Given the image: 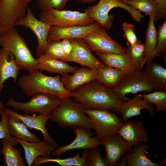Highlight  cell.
Segmentation results:
<instances>
[{
  "label": "cell",
  "mask_w": 166,
  "mask_h": 166,
  "mask_svg": "<svg viewBox=\"0 0 166 166\" xmlns=\"http://www.w3.org/2000/svg\"><path fill=\"white\" fill-rule=\"evenodd\" d=\"M0 46L14 55L21 69L26 70L30 73L39 70L37 59L32 55L24 38L14 27L0 37Z\"/></svg>",
  "instance_id": "277c9868"
},
{
  "label": "cell",
  "mask_w": 166,
  "mask_h": 166,
  "mask_svg": "<svg viewBox=\"0 0 166 166\" xmlns=\"http://www.w3.org/2000/svg\"><path fill=\"white\" fill-rule=\"evenodd\" d=\"M97 69L82 67L77 68L72 75L67 73L61 75V81L65 89L72 92L81 85L95 79Z\"/></svg>",
  "instance_id": "d6986e66"
},
{
  "label": "cell",
  "mask_w": 166,
  "mask_h": 166,
  "mask_svg": "<svg viewBox=\"0 0 166 166\" xmlns=\"http://www.w3.org/2000/svg\"><path fill=\"white\" fill-rule=\"evenodd\" d=\"M91 51L101 53H126L125 48L109 36L100 25L82 38Z\"/></svg>",
  "instance_id": "30bf717a"
},
{
  "label": "cell",
  "mask_w": 166,
  "mask_h": 166,
  "mask_svg": "<svg viewBox=\"0 0 166 166\" xmlns=\"http://www.w3.org/2000/svg\"><path fill=\"white\" fill-rule=\"evenodd\" d=\"M123 29L124 32V36L127 42L131 45H134L140 42L136 34L134 26L128 22H123Z\"/></svg>",
  "instance_id": "ab89813d"
},
{
  "label": "cell",
  "mask_w": 166,
  "mask_h": 166,
  "mask_svg": "<svg viewBox=\"0 0 166 166\" xmlns=\"http://www.w3.org/2000/svg\"><path fill=\"white\" fill-rule=\"evenodd\" d=\"M70 97L86 109L111 110L117 112L123 102L113 93L112 89L95 79L70 93Z\"/></svg>",
  "instance_id": "6da1fadb"
},
{
  "label": "cell",
  "mask_w": 166,
  "mask_h": 166,
  "mask_svg": "<svg viewBox=\"0 0 166 166\" xmlns=\"http://www.w3.org/2000/svg\"><path fill=\"white\" fill-rule=\"evenodd\" d=\"M141 95L145 101L153 104L157 111L163 112L166 111V91H157Z\"/></svg>",
  "instance_id": "836d02e7"
},
{
  "label": "cell",
  "mask_w": 166,
  "mask_h": 166,
  "mask_svg": "<svg viewBox=\"0 0 166 166\" xmlns=\"http://www.w3.org/2000/svg\"><path fill=\"white\" fill-rule=\"evenodd\" d=\"M34 0H0V35L10 30L24 17L28 4Z\"/></svg>",
  "instance_id": "8fae6325"
},
{
  "label": "cell",
  "mask_w": 166,
  "mask_h": 166,
  "mask_svg": "<svg viewBox=\"0 0 166 166\" xmlns=\"http://www.w3.org/2000/svg\"><path fill=\"white\" fill-rule=\"evenodd\" d=\"M95 53L105 66L117 69L126 74L135 71L131 60L126 53Z\"/></svg>",
  "instance_id": "cb8c5ba5"
},
{
  "label": "cell",
  "mask_w": 166,
  "mask_h": 166,
  "mask_svg": "<svg viewBox=\"0 0 166 166\" xmlns=\"http://www.w3.org/2000/svg\"><path fill=\"white\" fill-rule=\"evenodd\" d=\"M40 20L52 26L66 27L73 26H86L95 22L86 13L76 11L59 10L53 8L42 11Z\"/></svg>",
  "instance_id": "52a82bcc"
},
{
  "label": "cell",
  "mask_w": 166,
  "mask_h": 166,
  "mask_svg": "<svg viewBox=\"0 0 166 166\" xmlns=\"http://www.w3.org/2000/svg\"><path fill=\"white\" fill-rule=\"evenodd\" d=\"M125 74L117 69L105 66L97 69L95 80L112 89L117 85Z\"/></svg>",
  "instance_id": "83f0119b"
},
{
  "label": "cell",
  "mask_w": 166,
  "mask_h": 166,
  "mask_svg": "<svg viewBox=\"0 0 166 166\" xmlns=\"http://www.w3.org/2000/svg\"><path fill=\"white\" fill-rule=\"evenodd\" d=\"M125 141L134 147L141 142L148 143L149 136L142 122L139 121H126L118 131Z\"/></svg>",
  "instance_id": "ac0fdd59"
},
{
  "label": "cell",
  "mask_w": 166,
  "mask_h": 166,
  "mask_svg": "<svg viewBox=\"0 0 166 166\" xmlns=\"http://www.w3.org/2000/svg\"><path fill=\"white\" fill-rule=\"evenodd\" d=\"M2 148L0 153L5 158V164L7 166H25L24 158L21 156L22 151L19 148H14L6 139H1Z\"/></svg>",
  "instance_id": "f546056e"
},
{
  "label": "cell",
  "mask_w": 166,
  "mask_h": 166,
  "mask_svg": "<svg viewBox=\"0 0 166 166\" xmlns=\"http://www.w3.org/2000/svg\"><path fill=\"white\" fill-rule=\"evenodd\" d=\"M48 56L62 61L65 58L61 40L48 42L45 54Z\"/></svg>",
  "instance_id": "d590c367"
},
{
  "label": "cell",
  "mask_w": 166,
  "mask_h": 166,
  "mask_svg": "<svg viewBox=\"0 0 166 166\" xmlns=\"http://www.w3.org/2000/svg\"><path fill=\"white\" fill-rule=\"evenodd\" d=\"M146 63L142 71L145 77L157 91H166V69L152 60Z\"/></svg>",
  "instance_id": "d4e9b609"
},
{
  "label": "cell",
  "mask_w": 166,
  "mask_h": 166,
  "mask_svg": "<svg viewBox=\"0 0 166 166\" xmlns=\"http://www.w3.org/2000/svg\"><path fill=\"white\" fill-rule=\"evenodd\" d=\"M155 88L146 78L142 71H136L126 74L117 85L112 89L114 94L122 102L128 101L126 94L150 92Z\"/></svg>",
  "instance_id": "9c48e42d"
},
{
  "label": "cell",
  "mask_w": 166,
  "mask_h": 166,
  "mask_svg": "<svg viewBox=\"0 0 166 166\" xmlns=\"http://www.w3.org/2000/svg\"><path fill=\"white\" fill-rule=\"evenodd\" d=\"M61 42L65 58L71 54L73 49V45L69 39H64L61 40Z\"/></svg>",
  "instance_id": "b9f144b4"
},
{
  "label": "cell",
  "mask_w": 166,
  "mask_h": 166,
  "mask_svg": "<svg viewBox=\"0 0 166 166\" xmlns=\"http://www.w3.org/2000/svg\"><path fill=\"white\" fill-rule=\"evenodd\" d=\"M21 70L15 61L14 55L8 50L0 49V92L6 87L5 82L12 78L15 83L18 78Z\"/></svg>",
  "instance_id": "44dd1931"
},
{
  "label": "cell",
  "mask_w": 166,
  "mask_h": 166,
  "mask_svg": "<svg viewBox=\"0 0 166 166\" xmlns=\"http://www.w3.org/2000/svg\"><path fill=\"white\" fill-rule=\"evenodd\" d=\"M87 149H83L82 155L80 156L78 151L73 156L66 158L57 157L51 158L42 156H39L33 162L32 166H38L42 164L49 162H54L58 163L61 166H87L86 157Z\"/></svg>",
  "instance_id": "f1b7e54d"
},
{
  "label": "cell",
  "mask_w": 166,
  "mask_h": 166,
  "mask_svg": "<svg viewBox=\"0 0 166 166\" xmlns=\"http://www.w3.org/2000/svg\"><path fill=\"white\" fill-rule=\"evenodd\" d=\"M116 7H121L126 10L137 22H140L144 17L139 10L117 0H99L96 4L89 7L85 11L89 18L108 30L112 26L113 19V15L109 13L111 9Z\"/></svg>",
  "instance_id": "5b68a950"
},
{
  "label": "cell",
  "mask_w": 166,
  "mask_h": 166,
  "mask_svg": "<svg viewBox=\"0 0 166 166\" xmlns=\"http://www.w3.org/2000/svg\"><path fill=\"white\" fill-rule=\"evenodd\" d=\"M157 42L153 58L156 57H165L166 53V21L159 27L157 31Z\"/></svg>",
  "instance_id": "e575fe53"
},
{
  "label": "cell",
  "mask_w": 166,
  "mask_h": 166,
  "mask_svg": "<svg viewBox=\"0 0 166 166\" xmlns=\"http://www.w3.org/2000/svg\"><path fill=\"white\" fill-rule=\"evenodd\" d=\"M7 124L9 132L14 137L31 142L40 141L41 138L30 132L20 119L8 115Z\"/></svg>",
  "instance_id": "4316f807"
},
{
  "label": "cell",
  "mask_w": 166,
  "mask_h": 166,
  "mask_svg": "<svg viewBox=\"0 0 166 166\" xmlns=\"http://www.w3.org/2000/svg\"><path fill=\"white\" fill-rule=\"evenodd\" d=\"M4 111L8 115L20 119L27 128L40 131L43 134V140L50 144L55 148L57 147V144L50 136L46 128L47 122L50 119V115L41 114L38 115H36V114H32V116L22 115L17 113L13 109L5 108Z\"/></svg>",
  "instance_id": "e0dca14e"
},
{
  "label": "cell",
  "mask_w": 166,
  "mask_h": 166,
  "mask_svg": "<svg viewBox=\"0 0 166 166\" xmlns=\"http://www.w3.org/2000/svg\"><path fill=\"white\" fill-rule=\"evenodd\" d=\"M13 137V136H12ZM22 146L25 151V158L28 166H32L34 160L39 156L49 157L55 148L43 140L31 142L13 137Z\"/></svg>",
  "instance_id": "ffe728a7"
},
{
  "label": "cell",
  "mask_w": 166,
  "mask_h": 166,
  "mask_svg": "<svg viewBox=\"0 0 166 166\" xmlns=\"http://www.w3.org/2000/svg\"><path fill=\"white\" fill-rule=\"evenodd\" d=\"M50 119L62 128L73 129L82 127L95 130L94 125L86 114L84 109L70 97L61 99L57 108L50 115Z\"/></svg>",
  "instance_id": "3957f363"
},
{
  "label": "cell",
  "mask_w": 166,
  "mask_h": 166,
  "mask_svg": "<svg viewBox=\"0 0 166 166\" xmlns=\"http://www.w3.org/2000/svg\"><path fill=\"white\" fill-rule=\"evenodd\" d=\"M157 9V14L155 21L160 19L166 18V0H153Z\"/></svg>",
  "instance_id": "60d3db41"
},
{
  "label": "cell",
  "mask_w": 166,
  "mask_h": 166,
  "mask_svg": "<svg viewBox=\"0 0 166 166\" xmlns=\"http://www.w3.org/2000/svg\"><path fill=\"white\" fill-rule=\"evenodd\" d=\"M143 109L147 110L152 114L154 113L152 104L145 101L141 94H138L123 102L117 112L121 115V119L125 122L132 117L141 115V111Z\"/></svg>",
  "instance_id": "603a6c76"
},
{
  "label": "cell",
  "mask_w": 166,
  "mask_h": 166,
  "mask_svg": "<svg viewBox=\"0 0 166 166\" xmlns=\"http://www.w3.org/2000/svg\"><path fill=\"white\" fill-rule=\"evenodd\" d=\"M16 26L27 27L34 33L38 42L35 55L39 57L44 54L48 42V36L51 26L35 18L28 5L26 15L14 23V27Z\"/></svg>",
  "instance_id": "7c38bea8"
},
{
  "label": "cell",
  "mask_w": 166,
  "mask_h": 166,
  "mask_svg": "<svg viewBox=\"0 0 166 166\" xmlns=\"http://www.w3.org/2000/svg\"><path fill=\"white\" fill-rule=\"evenodd\" d=\"M147 143L141 142L127 152L124 158L127 166H162L166 164V158L160 163H154L146 156L150 151Z\"/></svg>",
  "instance_id": "7402d4cb"
},
{
  "label": "cell",
  "mask_w": 166,
  "mask_h": 166,
  "mask_svg": "<svg viewBox=\"0 0 166 166\" xmlns=\"http://www.w3.org/2000/svg\"><path fill=\"white\" fill-rule=\"evenodd\" d=\"M30 100L26 102L18 101L10 97L6 105L18 112L27 114L50 115L59 105L61 99L53 95L37 93L31 96Z\"/></svg>",
  "instance_id": "8992f818"
},
{
  "label": "cell",
  "mask_w": 166,
  "mask_h": 166,
  "mask_svg": "<svg viewBox=\"0 0 166 166\" xmlns=\"http://www.w3.org/2000/svg\"><path fill=\"white\" fill-rule=\"evenodd\" d=\"M122 2L146 15H154V21H155L157 9L153 0H129Z\"/></svg>",
  "instance_id": "d6a6232c"
},
{
  "label": "cell",
  "mask_w": 166,
  "mask_h": 166,
  "mask_svg": "<svg viewBox=\"0 0 166 166\" xmlns=\"http://www.w3.org/2000/svg\"><path fill=\"white\" fill-rule=\"evenodd\" d=\"M84 110L93 122L96 132V137L101 142L117 133L124 123L121 118L109 110Z\"/></svg>",
  "instance_id": "ba28073f"
},
{
  "label": "cell",
  "mask_w": 166,
  "mask_h": 166,
  "mask_svg": "<svg viewBox=\"0 0 166 166\" xmlns=\"http://www.w3.org/2000/svg\"><path fill=\"white\" fill-rule=\"evenodd\" d=\"M69 0H38V7L41 11L53 8L59 10H63Z\"/></svg>",
  "instance_id": "f35d334b"
},
{
  "label": "cell",
  "mask_w": 166,
  "mask_h": 166,
  "mask_svg": "<svg viewBox=\"0 0 166 166\" xmlns=\"http://www.w3.org/2000/svg\"><path fill=\"white\" fill-rule=\"evenodd\" d=\"M4 108V105L0 101V112L3 110Z\"/></svg>",
  "instance_id": "ee69618b"
},
{
  "label": "cell",
  "mask_w": 166,
  "mask_h": 166,
  "mask_svg": "<svg viewBox=\"0 0 166 166\" xmlns=\"http://www.w3.org/2000/svg\"><path fill=\"white\" fill-rule=\"evenodd\" d=\"M86 160L89 166H107L98 147L87 149Z\"/></svg>",
  "instance_id": "74e56055"
},
{
  "label": "cell",
  "mask_w": 166,
  "mask_h": 166,
  "mask_svg": "<svg viewBox=\"0 0 166 166\" xmlns=\"http://www.w3.org/2000/svg\"><path fill=\"white\" fill-rule=\"evenodd\" d=\"M73 45L70 55L62 61H72L77 63L82 67H87L91 69H98L105 66L91 53L82 39H70Z\"/></svg>",
  "instance_id": "4fadbf2b"
},
{
  "label": "cell",
  "mask_w": 166,
  "mask_h": 166,
  "mask_svg": "<svg viewBox=\"0 0 166 166\" xmlns=\"http://www.w3.org/2000/svg\"><path fill=\"white\" fill-rule=\"evenodd\" d=\"M79 2H81L82 3L85 4V3H92L94 2L96 0H77Z\"/></svg>",
  "instance_id": "7bdbcfd3"
},
{
  "label": "cell",
  "mask_w": 166,
  "mask_h": 166,
  "mask_svg": "<svg viewBox=\"0 0 166 166\" xmlns=\"http://www.w3.org/2000/svg\"><path fill=\"white\" fill-rule=\"evenodd\" d=\"M39 71L45 70L49 73H56L61 75L73 73L78 68L72 66L66 62L49 57L44 54L37 59Z\"/></svg>",
  "instance_id": "484cf974"
},
{
  "label": "cell",
  "mask_w": 166,
  "mask_h": 166,
  "mask_svg": "<svg viewBox=\"0 0 166 166\" xmlns=\"http://www.w3.org/2000/svg\"><path fill=\"white\" fill-rule=\"evenodd\" d=\"M149 21L146 31L144 44V61L147 62L152 60L157 42V31L154 23V15H149Z\"/></svg>",
  "instance_id": "4dcf8cb0"
},
{
  "label": "cell",
  "mask_w": 166,
  "mask_h": 166,
  "mask_svg": "<svg viewBox=\"0 0 166 166\" xmlns=\"http://www.w3.org/2000/svg\"><path fill=\"white\" fill-rule=\"evenodd\" d=\"M125 47L126 53L130 57L135 68V71L140 72L145 62L144 61V44L141 42L131 45L127 42Z\"/></svg>",
  "instance_id": "1f68e13d"
},
{
  "label": "cell",
  "mask_w": 166,
  "mask_h": 166,
  "mask_svg": "<svg viewBox=\"0 0 166 166\" xmlns=\"http://www.w3.org/2000/svg\"><path fill=\"white\" fill-rule=\"evenodd\" d=\"M119 1H120V2H124V1H128V0H117Z\"/></svg>",
  "instance_id": "f6af8a7d"
},
{
  "label": "cell",
  "mask_w": 166,
  "mask_h": 166,
  "mask_svg": "<svg viewBox=\"0 0 166 166\" xmlns=\"http://www.w3.org/2000/svg\"><path fill=\"white\" fill-rule=\"evenodd\" d=\"M1 119L0 120V140L4 138L7 139L12 145H17L18 142L14 140L10 134L8 128L7 119L8 115L3 110L0 112Z\"/></svg>",
  "instance_id": "8d00e7d4"
},
{
  "label": "cell",
  "mask_w": 166,
  "mask_h": 166,
  "mask_svg": "<svg viewBox=\"0 0 166 166\" xmlns=\"http://www.w3.org/2000/svg\"><path fill=\"white\" fill-rule=\"evenodd\" d=\"M61 76L50 77L38 70L21 75L18 80V84L28 97L40 93L56 96L61 99L70 97V93L64 87Z\"/></svg>",
  "instance_id": "7a4b0ae2"
},
{
  "label": "cell",
  "mask_w": 166,
  "mask_h": 166,
  "mask_svg": "<svg viewBox=\"0 0 166 166\" xmlns=\"http://www.w3.org/2000/svg\"><path fill=\"white\" fill-rule=\"evenodd\" d=\"M100 24L96 22L84 26H73L66 27L51 26L48 36V42L64 39H82L97 28Z\"/></svg>",
  "instance_id": "2e32d148"
},
{
  "label": "cell",
  "mask_w": 166,
  "mask_h": 166,
  "mask_svg": "<svg viewBox=\"0 0 166 166\" xmlns=\"http://www.w3.org/2000/svg\"><path fill=\"white\" fill-rule=\"evenodd\" d=\"M105 154L103 159L107 166L116 165L120 157L131 150L133 147L124 140L118 133L101 142Z\"/></svg>",
  "instance_id": "9a60e30c"
},
{
  "label": "cell",
  "mask_w": 166,
  "mask_h": 166,
  "mask_svg": "<svg viewBox=\"0 0 166 166\" xmlns=\"http://www.w3.org/2000/svg\"><path fill=\"white\" fill-rule=\"evenodd\" d=\"M73 129L76 134L75 139L70 144L56 148L52 152L53 156H58L70 150L76 149H89L98 147L101 142L96 136H93V133L91 129L79 127Z\"/></svg>",
  "instance_id": "5bb4252c"
}]
</instances>
